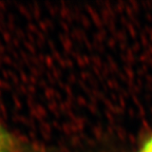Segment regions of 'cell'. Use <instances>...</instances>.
<instances>
[{
	"mask_svg": "<svg viewBox=\"0 0 152 152\" xmlns=\"http://www.w3.org/2000/svg\"><path fill=\"white\" fill-rule=\"evenodd\" d=\"M0 152H36L33 147L16 136L0 121Z\"/></svg>",
	"mask_w": 152,
	"mask_h": 152,
	"instance_id": "cell-1",
	"label": "cell"
},
{
	"mask_svg": "<svg viewBox=\"0 0 152 152\" xmlns=\"http://www.w3.org/2000/svg\"><path fill=\"white\" fill-rule=\"evenodd\" d=\"M140 152H152V137L148 142H146Z\"/></svg>",
	"mask_w": 152,
	"mask_h": 152,
	"instance_id": "cell-2",
	"label": "cell"
}]
</instances>
